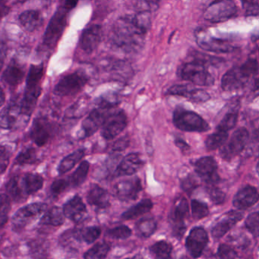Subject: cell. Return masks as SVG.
Here are the masks:
<instances>
[{
  "label": "cell",
  "mask_w": 259,
  "mask_h": 259,
  "mask_svg": "<svg viewBox=\"0 0 259 259\" xmlns=\"http://www.w3.org/2000/svg\"><path fill=\"white\" fill-rule=\"evenodd\" d=\"M150 26L151 15L145 10L122 16L113 24L109 41L112 47L125 54L138 52L143 47Z\"/></svg>",
  "instance_id": "6da1fadb"
},
{
  "label": "cell",
  "mask_w": 259,
  "mask_h": 259,
  "mask_svg": "<svg viewBox=\"0 0 259 259\" xmlns=\"http://www.w3.org/2000/svg\"><path fill=\"white\" fill-rule=\"evenodd\" d=\"M78 0H60L57 11L50 21L43 38V49L53 51L57 46L67 25L68 16L78 4Z\"/></svg>",
  "instance_id": "7a4b0ae2"
},
{
  "label": "cell",
  "mask_w": 259,
  "mask_h": 259,
  "mask_svg": "<svg viewBox=\"0 0 259 259\" xmlns=\"http://www.w3.org/2000/svg\"><path fill=\"white\" fill-rule=\"evenodd\" d=\"M45 74V66L40 63L32 65L26 78L25 93L20 101L22 115L30 117L37 105V100L41 94V81Z\"/></svg>",
  "instance_id": "3957f363"
},
{
  "label": "cell",
  "mask_w": 259,
  "mask_h": 259,
  "mask_svg": "<svg viewBox=\"0 0 259 259\" xmlns=\"http://www.w3.org/2000/svg\"><path fill=\"white\" fill-rule=\"evenodd\" d=\"M258 70V65L254 60H248L242 66L227 71L221 80V88L225 92H233L243 88L251 77Z\"/></svg>",
  "instance_id": "277c9868"
},
{
  "label": "cell",
  "mask_w": 259,
  "mask_h": 259,
  "mask_svg": "<svg viewBox=\"0 0 259 259\" xmlns=\"http://www.w3.org/2000/svg\"><path fill=\"white\" fill-rule=\"evenodd\" d=\"M178 75L182 79L190 81L197 85L211 86L214 83V78L201 60L185 63L179 68Z\"/></svg>",
  "instance_id": "5b68a950"
},
{
  "label": "cell",
  "mask_w": 259,
  "mask_h": 259,
  "mask_svg": "<svg viewBox=\"0 0 259 259\" xmlns=\"http://www.w3.org/2000/svg\"><path fill=\"white\" fill-rule=\"evenodd\" d=\"M172 122L175 126L182 131L203 133L210 130L207 122L198 113L181 107H177L174 110Z\"/></svg>",
  "instance_id": "8992f818"
},
{
  "label": "cell",
  "mask_w": 259,
  "mask_h": 259,
  "mask_svg": "<svg viewBox=\"0 0 259 259\" xmlns=\"http://www.w3.org/2000/svg\"><path fill=\"white\" fill-rule=\"evenodd\" d=\"M48 210L45 203L35 202L24 206L17 210L12 219V229L16 233L22 231L28 224Z\"/></svg>",
  "instance_id": "52a82bcc"
},
{
  "label": "cell",
  "mask_w": 259,
  "mask_h": 259,
  "mask_svg": "<svg viewBox=\"0 0 259 259\" xmlns=\"http://www.w3.org/2000/svg\"><path fill=\"white\" fill-rule=\"evenodd\" d=\"M237 13V7L233 0H214L204 13V18L211 23L224 22L232 19Z\"/></svg>",
  "instance_id": "ba28073f"
},
{
  "label": "cell",
  "mask_w": 259,
  "mask_h": 259,
  "mask_svg": "<svg viewBox=\"0 0 259 259\" xmlns=\"http://www.w3.org/2000/svg\"><path fill=\"white\" fill-rule=\"evenodd\" d=\"M88 81L85 73L77 71L63 77L54 88V93L60 97L74 96L82 90Z\"/></svg>",
  "instance_id": "9c48e42d"
},
{
  "label": "cell",
  "mask_w": 259,
  "mask_h": 259,
  "mask_svg": "<svg viewBox=\"0 0 259 259\" xmlns=\"http://www.w3.org/2000/svg\"><path fill=\"white\" fill-rule=\"evenodd\" d=\"M249 142V133L244 127L238 128L232 135L227 144H224L220 150L221 157L224 160L230 161L233 157L240 154Z\"/></svg>",
  "instance_id": "30bf717a"
},
{
  "label": "cell",
  "mask_w": 259,
  "mask_h": 259,
  "mask_svg": "<svg viewBox=\"0 0 259 259\" xmlns=\"http://www.w3.org/2000/svg\"><path fill=\"white\" fill-rule=\"evenodd\" d=\"M189 204L184 197L176 200L169 213V220L172 225V236L177 239H181L186 232L185 219L189 214Z\"/></svg>",
  "instance_id": "8fae6325"
},
{
  "label": "cell",
  "mask_w": 259,
  "mask_h": 259,
  "mask_svg": "<svg viewBox=\"0 0 259 259\" xmlns=\"http://www.w3.org/2000/svg\"><path fill=\"white\" fill-rule=\"evenodd\" d=\"M127 123V116L123 110L112 112L101 127V136L106 140H113L126 128Z\"/></svg>",
  "instance_id": "7c38bea8"
},
{
  "label": "cell",
  "mask_w": 259,
  "mask_h": 259,
  "mask_svg": "<svg viewBox=\"0 0 259 259\" xmlns=\"http://www.w3.org/2000/svg\"><path fill=\"white\" fill-rule=\"evenodd\" d=\"M142 190V182L139 177L121 180L113 186V195L121 201H135Z\"/></svg>",
  "instance_id": "4fadbf2b"
},
{
  "label": "cell",
  "mask_w": 259,
  "mask_h": 259,
  "mask_svg": "<svg viewBox=\"0 0 259 259\" xmlns=\"http://www.w3.org/2000/svg\"><path fill=\"white\" fill-rule=\"evenodd\" d=\"M54 134V125L45 116L35 118L30 130V138L37 146L43 147Z\"/></svg>",
  "instance_id": "5bb4252c"
},
{
  "label": "cell",
  "mask_w": 259,
  "mask_h": 259,
  "mask_svg": "<svg viewBox=\"0 0 259 259\" xmlns=\"http://www.w3.org/2000/svg\"><path fill=\"white\" fill-rule=\"evenodd\" d=\"M111 110L101 108L98 107L92 110L89 116L85 118L81 124L83 132V139H87L93 136L101 127L104 125L106 119L109 115L112 113Z\"/></svg>",
  "instance_id": "9a60e30c"
},
{
  "label": "cell",
  "mask_w": 259,
  "mask_h": 259,
  "mask_svg": "<svg viewBox=\"0 0 259 259\" xmlns=\"http://www.w3.org/2000/svg\"><path fill=\"white\" fill-rule=\"evenodd\" d=\"M208 243V235L202 227H195L186 238V247L192 257H199Z\"/></svg>",
  "instance_id": "2e32d148"
},
{
  "label": "cell",
  "mask_w": 259,
  "mask_h": 259,
  "mask_svg": "<svg viewBox=\"0 0 259 259\" xmlns=\"http://www.w3.org/2000/svg\"><path fill=\"white\" fill-rule=\"evenodd\" d=\"M218 168V163L212 157H201L195 163V172L207 184H215L220 181Z\"/></svg>",
  "instance_id": "e0dca14e"
},
{
  "label": "cell",
  "mask_w": 259,
  "mask_h": 259,
  "mask_svg": "<svg viewBox=\"0 0 259 259\" xmlns=\"http://www.w3.org/2000/svg\"><path fill=\"white\" fill-rule=\"evenodd\" d=\"M145 165L139 153H130L124 157L115 169L114 177L133 176L137 174Z\"/></svg>",
  "instance_id": "ac0fdd59"
},
{
  "label": "cell",
  "mask_w": 259,
  "mask_h": 259,
  "mask_svg": "<svg viewBox=\"0 0 259 259\" xmlns=\"http://www.w3.org/2000/svg\"><path fill=\"white\" fill-rule=\"evenodd\" d=\"M243 215L242 212L238 210H230L224 213L212 228V236L214 239H221L242 219Z\"/></svg>",
  "instance_id": "d6986e66"
},
{
  "label": "cell",
  "mask_w": 259,
  "mask_h": 259,
  "mask_svg": "<svg viewBox=\"0 0 259 259\" xmlns=\"http://www.w3.org/2000/svg\"><path fill=\"white\" fill-rule=\"evenodd\" d=\"M102 27L93 25L88 27L83 31L80 37V48L87 54H92L101 44L102 40Z\"/></svg>",
  "instance_id": "ffe728a7"
},
{
  "label": "cell",
  "mask_w": 259,
  "mask_h": 259,
  "mask_svg": "<svg viewBox=\"0 0 259 259\" xmlns=\"http://www.w3.org/2000/svg\"><path fill=\"white\" fill-rule=\"evenodd\" d=\"M166 94L174 96L183 97L192 102L196 103L206 102L210 98V95L205 91L184 84L172 86L168 89Z\"/></svg>",
  "instance_id": "44dd1931"
},
{
  "label": "cell",
  "mask_w": 259,
  "mask_h": 259,
  "mask_svg": "<svg viewBox=\"0 0 259 259\" xmlns=\"http://www.w3.org/2000/svg\"><path fill=\"white\" fill-rule=\"evenodd\" d=\"M63 212L66 218L72 222L84 221L88 215L87 207L79 195H75L63 204Z\"/></svg>",
  "instance_id": "7402d4cb"
},
{
  "label": "cell",
  "mask_w": 259,
  "mask_h": 259,
  "mask_svg": "<svg viewBox=\"0 0 259 259\" xmlns=\"http://www.w3.org/2000/svg\"><path fill=\"white\" fill-rule=\"evenodd\" d=\"M196 39L197 43L200 48L210 52L224 54L232 52L235 49L228 42L210 37L204 32H198L196 35Z\"/></svg>",
  "instance_id": "603a6c76"
},
{
  "label": "cell",
  "mask_w": 259,
  "mask_h": 259,
  "mask_svg": "<svg viewBox=\"0 0 259 259\" xmlns=\"http://www.w3.org/2000/svg\"><path fill=\"white\" fill-rule=\"evenodd\" d=\"M259 200V194L255 188L251 186H244L238 191L233 198L234 207L239 210H245L254 205Z\"/></svg>",
  "instance_id": "cb8c5ba5"
},
{
  "label": "cell",
  "mask_w": 259,
  "mask_h": 259,
  "mask_svg": "<svg viewBox=\"0 0 259 259\" xmlns=\"http://www.w3.org/2000/svg\"><path fill=\"white\" fill-rule=\"evenodd\" d=\"M86 199L91 206L98 210L107 208L110 205V194L98 184L91 185Z\"/></svg>",
  "instance_id": "d4e9b609"
},
{
  "label": "cell",
  "mask_w": 259,
  "mask_h": 259,
  "mask_svg": "<svg viewBox=\"0 0 259 259\" xmlns=\"http://www.w3.org/2000/svg\"><path fill=\"white\" fill-rule=\"evenodd\" d=\"M25 77V69L16 60H12L3 74V80L11 88L17 87L23 81Z\"/></svg>",
  "instance_id": "484cf974"
},
{
  "label": "cell",
  "mask_w": 259,
  "mask_h": 259,
  "mask_svg": "<svg viewBox=\"0 0 259 259\" xmlns=\"http://www.w3.org/2000/svg\"><path fill=\"white\" fill-rule=\"evenodd\" d=\"M22 115L20 102L13 101L2 111L1 127L5 130H11L16 125L19 116Z\"/></svg>",
  "instance_id": "4316f807"
},
{
  "label": "cell",
  "mask_w": 259,
  "mask_h": 259,
  "mask_svg": "<svg viewBox=\"0 0 259 259\" xmlns=\"http://www.w3.org/2000/svg\"><path fill=\"white\" fill-rule=\"evenodd\" d=\"M19 22L24 30L33 32L43 24V18L37 10H27L19 16Z\"/></svg>",
  "instance_id": "83f0119b"
},
{
  "label": "cell",
  "mask_w": 259,
  "mask_h": 259,
  "mask_svg": "<svg viewBox=\"0 0 259 259\" xmlns=\"http://www.w3.org/2000/svg\"><path fill=\"white\" fill-rule=\"evenodd\" d=\"M43 177L37 174H26L21 179V185L27 197L28 195H34L43 188Z\"/></svg>",
  "instance_id": "f1b7e54d"
},
{
  "label": "cell",
  "mask_w": 259,
  "mask_h": 259,
  "mask_svg": "<svg viewBox=\"0 0 259 259\" xmlns=\"http://www.w3.org/2000/svg\"><path fill=\"white\" fill-rule=\"evenodd\" d=\"M71 231L75 240L85 242L89 245L94 243L101 235V229L98 226L72 229Z\"/></svg>",
  "instance_id": "f546056e"
},
{
  "label": "cell",
  "mask_w": 259,
  "mask_h": 259,
  "mask_svg": "<svg viewBox=\"0 0 259 259\" xmlns=\"http://www.w3.org/2000/svg\"><path fill=\"white\" fill-rule=\"evenodd\" d=\"M153 206H154V204H153L151 200L145 198V199L142 200L140 202L136 204V205L132 206L128 210L123 212L121 215V218L123 221L136 219L139 217L148 213L153 208Z\"/></svg>",
  "instance_id": "4dcf8cb0"
},
{
  "label": "cell",
  "mask_w": 259,
  "mask_h": 259,
  "mask_svg": "<svg viewBox=\"0 0 259 259\" xmlns=\"http://www.w3.org/2000/svg\"><path fill=\"white\" fill-rule=\"evenodd\" d=\"M65 218L66 216L63 212V209L57 206H54L45 211L40 219V223L43 225L60 227L64 223Z\"/></svg>",
  "instance_id": "1f68e13d"
},
{
  "label": "cell",
  "mask_w": 259,
  "mask_h": 259,
  "mask_svg": "<svg viewBox=\"0 0 259 259\" xmlns=\"http://www.w3.org/2000/svg\"><path fill=\"white\" fill-rule=\"evenodd\" d=\"M157 222L151 217L143 218L139 220L135 225L136 234L140 238H149L157 230Z\"/></svg>",
  "instance_id": "d6a6232c"
},
{
  "label": "cell",
  "mask_w": 259,
  "mask_h": 259,
  "mask_svg": "<svg viewBox=\"0 0 259 259\" xmlns=\"http://www.w3.org/2000/svg\"><path fill=\"white\" fill-rule=\"evenodd\" d=\"M85 155L84 149H78L74 152L71 153L69 155L65 157L59 164L58 170L60 175L69 172L77 163H79L80 160Z\"/></svg>",
  "instance_id": "836d02e7"
},
{
  "label": "cell",
  "mask_w": 259,
  "mask_h": 259,
  "mask_svg": "<svg viewBox=\"0 0 259 259\" xmlns=\"http://www.w3.org/2000/svg\"><path fill=\"white\" fill-rule=\"evenodd\" d=\"M6 190L9 196L16 202H21L26 199L27 196L21 185L20 177L18 176H14L7 182L6 184Z\"/></svg>",
  "instance_id": "e575fe53"
},
{
  "label": "cell",
  "mask_w": 259,
  "mask_h": 259,
  "mask_svg": "<svg viewBox=\"0 0 259 259\" xmlns=\"http://www.w3.org/2000/svg\"><path fill=\"white\" fill-rule=\"evenodd\" d=\"M90 169V163L84 160L80 163L76 169L67 177L68 183L70 188H77L82 185L87 178Z\"/></svg>",
  "instance_id": "d590c367"
},
{
  "label": "cell",
  "mask_w": 259,
  "mask_h": 259,
  "mask_svg": "<svg viewBox=\"0 0 259 259\" xmlns=\"http://www.w3.org/2000/svg\"><path fill=\"white\" fill-rule=\"evenodd\" d=\"M228 133L227 132L217 130L216 133L210 135L205 141V146L208 151L221 148L228 139Z\"/></svg>",
  "instance_id": "8d00e7d4"
},
{
  "label": "cell",
  "mask_w": 259,
  "mask_h": 259,
  "mask_svg": "<svg viewBox=\"0 0 259 259\" xmlns=\"http://www.w3.org/2000/svg\"><path fill=\"white\" fill-rule=\"evenodd\" d=\"M110 250V245L108 242H101L95 244L92 248L84 253V258L102 259L107 257Z\"/></svg>",
  "instance_id": "74e56055"
},
{
  "label": "cell",
  "mask_w": 259,
  "mask_h": 259,
  "mask_svg": "<svg viewBox=\"0 0 259 259\" xmlns=\"http://www.w3.org/2000/svg\"><path fill=\"white\" fill-rule=\"evenodd\" d=\"M39 161L37 150L34 148H28L22 150L15 160V164L19 166L34 164Z\"/></svg>",
  "instance_id": "f35d334b"
},
{
  "label": "cell",
  "mask_w": 259,
  "mask_h": 259,
  "mask_svg": "<svg viewBox=\"0 0 259 259\" xmlns=\"http://www.w3.org/2000/svg\"><path fill=\"white\" fill-rule=\"evenodd\" d=\"M150 251L157 258H169L172 251V246L166 241L161 240L155 242L150 247Z\"/></svg>",
  "instance_id": "ab89813d"
},
{
  "label": "cell",
  "mask_w": 259,
  "mask_h": 259,
  "mask_svg": "<svg viewBox=\"0 0 259 259\" xmlns=\"http://www.w3.org/2000/svg\"><path fill=\"white\" fill-rule=\"evenodd\" d=\"M132 233L133 231L130 227L125 225H120L107 230L106 235L113 239L124 240L130 238Z\"/></svg>",
  "instance_id": "60d3db41"
},
{
  "label": "cell",
  "mask_w": 259,
  "mask_h": 259,
  "mask_svg": "<svg viewBox=\"0 0 259 259\" xmlns=\"http://www.w3.org/2000/svg\"><path fill=\"white\" fill-rule=\"evenodd\" d=\"M238 120V113L236 112H230L227 113L223 117L222 120L218 124L217 130L227 132L228 133L232 128H234Z\"/></svg>",
  "instance_id": "b9f144b4"
},
{
  "label": "cell",
  "mask_w": 259,
  "mask_h": 259,
  "mask_svg": "<svg viewBox=\"0 0 259 259\" xmlns=\"http://www.w3.org/2000/svg\"><path fill=\"white\" fill-rule=\"evenodd\" d=\"M191 209L192 217L196 220L202 219L209 214V208L207 204L198 200L194 199L191 201Z\"/></svg>",
  "instance_id": "7bdbcfd3"
},
{
  "label": "cell",
  "mask_w": 259,
  "mask_h": 259,
  "mask_svg": "<svg viewBox=\"0 0 259 259\" xmlns=\"http://www.w3.org/2000/svg\"><path fill=\"white\" fill-rule=\"evenodd\" d=\"M10 197L7 194L2 193L1 195V213H0V223L1 228H4L5 224L8 221L9 213L11 210V200Z\"/></svg>",
  "instance_id": "ee69618b"
},
{
  "label": "cell",
  "mask_w": 259,
  "mask_h": 259,
  "mask_svg": "<svg viewBox=\"0 0 259 259\" xmlns=\"http://www.w3.org/2000/svg\"><path fill=\"white\" fill-rule=\"evenodd\" d=\"M245 225L254 237H259V211L250 213L245 220Z\"/></svg>",
  "instance_id": "f6af8a7d"
},
{
  "label": "cell",
  "mask_w": 259,
  "mask_h": 259,
  "mask_svg": "<svg viewBox=\"0 0 259 259\" xmlns=\"http://www.w3.org/2000/svg\"><path fill=\"white\" fill-rule=\"evenodd\" d=\"M70 188L67 179H60L55 180L51 186V193L54 198H57L59 195L66 192Z\"/></svg>",
  "instance_id": "bcb514c9"
},
{
  "label": "cell",
  "mask_w": 259,
  "mask_h": 259,
  "mask_svg": "<svg viewBox=\"0 0 259 259\" xmlns=\"http://www.w3.org/2000/svg\"><path fill=\"white\" fill-rule=\"evenodd\" d=\"M241 3L247 16H259V4L256 0H241Z\"/></svg>",
  "instance_id": "7dc6e473"
},
{
  "label": "cell",
  "mask_w": 259,
  "mask_h": 259,
  "mask_svg": "<svg viewBox=\"0 0 259 259\" xmlns=\"http://www.w3.org/2000/svg\"><path fill=\"white\" fill-rule=\"evenodd\" d=\"M209 196L212 202L217 205L223 204L225 201L226 195L222 190L219 188L214 187V186H210L207 189Z\"/></svg>",
  "instance_id": "c3c4849f"
},
{
  "label": "cell",
  "mask_w": 259,
  "mask_h": 259,
  "mask_svg": "<svg viewBox=\"0 0 259 259\" xmlns=\"http://www.w3.org/2000/svg\"><path fill=\"white\" fill-rule=\"evenodd\" d=\"M218 254L221 258H236L237 253L234 248L227 244H221L218 250Z\"/></svg>",
  "instance_id": "681fc988"
},
{
  "label": "cell",
  "mask_w": 259,
  "mask_h": 259,
  "mask_svg": "<svg viewBox=\"0 0 259 259\" xmlns=\"http://www.w3.org/2000/svg\"><path fill=\"white\" fill-rule=\"evenodd\" d=\"M247 153L252 157H259V134L254 136L246 145Z\"/></svg>",
  "instance_id": "f907efd6"
},
{
  "label": "cell",
  "mask_w": 259,
  "mask_h": 259,
  "mask_svg": "<svg viewBox=\"0 0 259 259\" xmlns=\"http://www.w3.org/2000/svg\"><path fill=\"white\" fill-rule=\"evenodd\" d=\"M181 187L185 192H187L188 194H191L198 187V183L194 177L188 176L182 180Z\"/></svg>",
  "instance_id": "816d5d0a"
},
{
  "label": "cell",
  "mask_w": 259,
  "mask_h": 259,
  "mask_svg": "<svg viewBox=\"0 0 259 259\" xmlns=\"http://www.w3.org/2000/svg\"><path fill=\"white\" fill-rule=\"evenodd\" d=\"M10 155H11V154H10V150L7 148V146L2 145L1 146V156H0V157H1V159H0L1 174H4L5 171L7 170V167H8L9 163H10Z\"/></svg>",
  "instance_id": "f5cc1de1"
},
{
  "label": "cell",
  "mask_w": 259,
  "mask_h": 259,
  "mask_svg": "<svg viewBox=\"0 0 259 259\" xmlns=\"http://www.w3.org/2000/svg\"><path fill=\"white\" fill-rule=\"evenodd\" d=\"M130 139L127 136H124V137L118 139L112 145V152H121V151H125L130 145Z\"/></svg>",
  "instance_id": "db71d44e"
},
{
  "label": "cell",
  "mask_w": 259,
  "mask_h": 259,
  "mask_svg": "<svg viewBox=\"0 0 259 259\" xmlns=\"http://www.w3.org/2000/svg\"><path fill=\"white\" fill-rule=\"evenodd\" d=\"M165 0H145L150 10H156Z\"/></svg>",
  "instance_id": "11a10c76"
},
{
  "label": "cell",
  "mask_w": 259,
  "mask_h": 259,
  "mask_svg": "<svg viewBox=\"0 0 259 259\" xmlns=\"http://www.w3.org/2000/svg\"><path fill=\"white\" fill-rule=\"evenodd\" d=\"M175 144L176 145H177V146L178 147V148L183 151H189V148H190L189 145H188V144L186 143V142L182 139H176Z\"/></svg>",
  "instance_id": "9f6ffc18"
},
{
  "label": "cell",
  "mask_w": 259,
  "mask_h": 259,
  "mask_svg": "<svg viewBox=\"0 0 259 259\" xmlns=\"http://www.w3.org/2000/svg\"><path fill=\"white\" fill-rule=\"evenodd\" d=\"M1 13H2V17L7 16L8 14L9 11H10V8L7 5V3L5 2V0H2L1 2Z\"/></svg>",
  "instance_id": "6f0895ef"
},
{
  "label": "cell",
  "mask_w": 259,
  "mask_h": 259,
  "mask_svg": "<svg viewBox=\"0 0 259 259\" xmlns=\"http://www.w3.org/2000/svg\"><path fill=\"white\" fill-rule=\"evenodd\" d=\"M4 102H5V95H4V90H1V105H4Z\"/></svg>",
  "instance_id": "680465c9"
},
{
  "label": "cell",
  "mask_w": 259,
  "mask_h": 259,
  "mask_svg": "<svg viewBox=\"0 0 259 259\" xmlns=\"http://www.w3.org/2000/svg\"><path fill=\"white\" fill-rule=\"evenodd\" d=\"M254 90H259V78H257V79L255 80V81H254Z\"/></svg>",
  "instance_id": "91938a15"
},
{
  "label": "cell",
  "mask_w": 259,
  "mask_h": 259,
  "mask_svg": "<svg viewBox=\"0 0 259 259\" xmlns=\"http://www.w3.org/2000/svg\"><path fill=\"white\" fill-rule=\"evenodd\" d=\"M256 170H257V174H258L259 176V162L257 164V166H256Z\"/></svg>",
  "instance_id": "94428289"
}]
</instances>
